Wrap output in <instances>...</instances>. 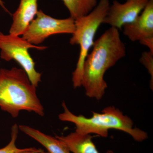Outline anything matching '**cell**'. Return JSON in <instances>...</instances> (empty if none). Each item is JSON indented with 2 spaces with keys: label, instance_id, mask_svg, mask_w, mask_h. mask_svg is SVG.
<instances>
[{
  "label": "cell",
  "instance_id": "11",
  "mask_svg": "<svg viewBox=\"0 0 153 153\" xmlns=\"http://www.w3.org/2000/svg\"><path fill=\"white\" fill-rule=\"evenodd\" d=\"M19 129L47 149L48 153H71L66 145L56 137L43 133L28 126L20 125Z\"/></svg>",
  "mask_w": 153,
  "mask_h": 153
},
{
  "label": "cell",
  "instance_id": "3",
  "mask_svg": "<svg viewBox=\"0 0 153 153\" xmlns=\"http://www.w3.org/2000/svg\"><path fill=\"white\" fill-rule=\"evenodd\" d=\"M62 106L64 111L58 116L59 120L74 123L76 126L75 131L81 134H94L107 137L108 131L113 129L128 134L136 141L141 142L148 139L146 132L134 128L131 119L114 106L107 107L101 113L92 112V116L90 118L72 113L64 102L62 103Z\"/></svg>",
  "mask_w": 153,
  "mask_h": 153
},
{
  "label": "cell",
  "instance_id": "15",
  "mask_svg": "<svg viewBox=\"0 0 153 153\" xmlns=\"http://www.w3.org/2000/svg\"><path fill=\"white\" fill-rule=\"evenodd\" d=\"M21 153H48L45 152L41 149H37L36 148H29L24 152Z\"/></svg>",
  "mask_w": 153,
  "mask_h": 153
},
{
  "label": "cell",
  "instance_id": "10",
  "mask_svg": "<svg viewBox=\"0 0 153 153\" xmlns=\"http://www.w3.org/2000/svg\"><path fill=\"white\" fill-rule=\"evenodd\" d=\"M73 153H100L92 141L93 137L90 134L82 135L76 132L71 133L66 136H56ZM106 153H114L108 150Z\"/></svg>",
  "mask_w": 153,
  "mask_h": 153
},
{
  "label": "cell",
  "instance_id": "7",
  "mask_svg": "<svg viewBox=\"0 0 153 153\" xmlns=\"http://www.w3.org/2000/svg\"><path fill=\"white\" fill-rule=\"evenodd\" d=\"M149 0H127L124 3L114 1L102 24L121 30L127 24L134 22L146 7Z\"/></svg>",
  "mask_w": 153,
  "mask_h": 153
},
{
  "label": "cell",
  "instance_id": "5",
  "mask_svg": "<svg viewBox=\"0 0 153 153\" xmlns=\"http://www.w3.org/2000/svg\"><path fill=\"white\" fill-rule=\"evenodd\" d=\"M47 48L45 46L33 45L22 37L9 34L5 35L0 32V57L7 61L15 60L27 73L32 84L38 87L41 82V73L36 71V63L30 55L29 49L40 50Z\"/></svg>",
  "mask_w": 153,
  "mask_h": 153
},
{
  "label": "cell",
  "instance_id": "9",
  "mask_svg": "<svg viewBox=\"0 0 153 153\" xmlns=\"http://www.w3.org/2000/svg\"><path fill=\"white\" fill-rule=\"evenodd\" d=\"M38 11V0H20L19 7L13 14L10 34L23 36Z\"/></svg>",
  "mask_w": 153,
  "mask_h": 153
},
{
  "label": "cell",
  "instance_id": "13",
  "mask_svg": "<svg viewBox=\"0 0 153 153\" xmlns=\"http://www.w3.org/2000/svg\"><path fill=\"white\" fill-rule=\"evenodd\" d=\"M19 129V126L16 124H15L12 126L10 141L6 146L0 149V153H21L27 149V148L19 149L16 146V141L18 138Z\"/></svg>",
  "mask_w": 153,
  "mask_h": 153
},
{
  "label": "cell",
  "instance_id": "16",
  "mask_svg": "<svg viewBox=\"0 0 153 153\" xmlns=\"http://www.w3.org/2000/svg\"><path fill=\"white\" fill-rule=\"evenodd\" d=\"M0 6H1L3 9H4V10L6 12H8V13H9L8 10L6 8V7H5L4 4V3L3 2V1H2V0H0Z\"/></svg>",
  "mask_w": 153,
  "mask_h": 153
},
{
  "label": "cell",
  "instance_id": "1",
  "mask_svg": "<svg viewBox=\"0 0 153 153\" xmlns=\"http://www.w3.org/2000/svg\"><path fill=\"white\" fill-rule=\"evenodd\" d=\"M92 47L83 64L81 86L87 97L100 100L108 87L105 74L125 56L126 47L119 30L111 27L94 42Z\"/></svg>",
  "mask_w": 153,
  "mask_h": 153
},
{
  "label": "cell",
  "instance_id": "2",
  "mask_svg": "<svg viewBox=\"0 0 153 153\" xmlns=\"http://www.w3.org/2000/svg\"><path fill=\"white\" fill-rule=\"evenodd\" d=\"M0 108L14 118L23 110L44 115L36 87L22 68L0 69Z\"/></svg>",
  "mask_w": 153,
  "mask_h": 153
},
{
  "label": "cell",
  "instance_id": "14",
  "mask_svg": "<svg viewBox=\"0 0 153 153\" xmlns=\"http://www.w3.org/2000/svg\"><path fill=\"white\" fill-rule=\"evenodd\" d=\"M141 63L147 69L149 74H150L151 88L153 89V52L149 51L143 53L140 60Z\"/></svg>",
  "mask_w": 153,
  "mask_h": 153
},
{
  "label": "cell",
  "instance_id": "8",
  "mask_svg": "<svg viewBox=\"0 0 153 153\" xmlns=\"http://www.w3.org/2000/svg\"><path fill=\"white\" fill-rule=\"evenodd\" d=\"M124 35L132 41H139L153 52V0H149L146 7L134 22L125 25Z\"/></svg>",
  "mask_w": 153,
  "mask_h": 153
},
{
  "label": "cell",
  "instance_id": "12",
  "mask_svg": "<svg viewBox=\"0 0 153 153\" xmlns=\"http://www.w3.org/2000/svg\"><path fill=\"white\" fill-rule=\"evenodd\" d=\"M74 20L86 16L97 5V0H62Z\"/></svg>",
  "mask_w": 153,
  "mask_h": 153
},
{
  "label": "cell",
  "instance_id": "4",
  "mask_svg": "<svg viewBox=\"0 0 153 153\" xmlns=\"http://www.w3.org/2000/svg\"><path fill=\"white\" fill-rule=\"evenodd\" d=\"M110 5L109 0H100L96 7L89 13L75 20V31L69 42L71 45L77 44L80 47L76 68L72 73L74 88L81 86L83 64L89 50L94 44L96 33L103 23Z\"/></svg>",
  "mask_w": 153,
  "mask_h": 153
},
{
  "label": "cell",
  "instance_id": "6",
  "mask_svg": "<svg viewBox=\"0 0 153 153\" xmlns=\"http://www.w3.org/2000/svg\"><path fill=\"white\" fill-rule=\"evenodd\" d=\"M75 30V20L71 17L63 19H55L40 10L22 38L30 44L38 46L52 35H72Z\"/></svg>",
  "mask_w": 153,
  "mask_h": 153
}]
</instances>
